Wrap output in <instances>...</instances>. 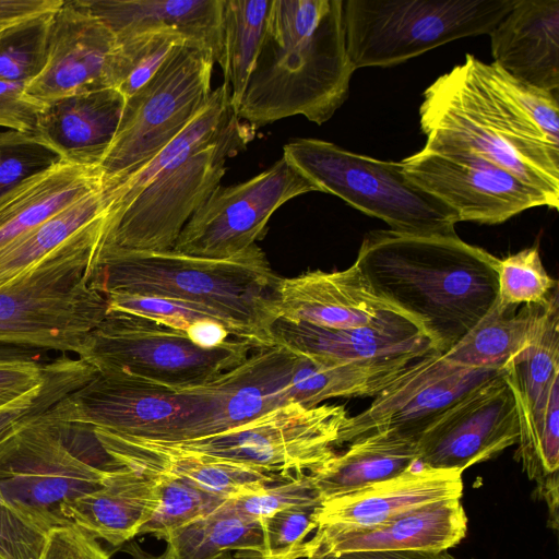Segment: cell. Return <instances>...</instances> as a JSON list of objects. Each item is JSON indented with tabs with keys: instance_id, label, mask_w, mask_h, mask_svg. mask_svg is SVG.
<instances>
[{
	"instance_id": "6da1fadb",
	"label": "cell",
	"mask_w": 559,
	"mask_h": 559,
	"mask_svg": "<svg viewBox=\"0 0 559 559\" xmlns=\"http://www.w3.org/2000/svg\"><path fill=\"white\" fill-rule=\"evenodd\" d=\"M559 102L467 53L423 94L425 148L473 152L559 205Z\"/></svg>"
},
{
	"instance_id": "836d02e7",
	"label": "cell",
	"mask_w": 559,
	"mask_h": 559,
	"mask_svg": "<svg viewBox=\"0 0 559 559\" xmlns=\"http://www.w3.org/2000/svg\"><path fill=\"white\" fill-rule=\"evenodd\" d=\"M162 559H215L225 552L251 551L262 542L261 521L245 516L225 500L213 512L171 532Z\"/></svg>"
},
{
	"instance_id": "681fc988",
	"label": "cell",
	"mask_w": 559,
	"mask_h": 559,
	"mask_svg": "<svg viewBox=\"0 0 559 559\" xmlns=\"http://www.w3.org/2000/svg\"><path fill=\"white\" fill-rule=\"evenodd\" d=\"M46 364L36 359H0V408L39 389Z\"/></svg>"
},
{
	"instance_id": "30bf717a",
	"label": "cell",
	"mask_w": 559,
	"mask_h": 559,
	"mask_svg": "<svg viewBox=\"0 0 559 559\" xmlns=\"http://www.w3.org/2000/svg\"><path fill=\"white\" fill-rule=\"evenodd\" d=\"M255 130L237 119L216 141L155 178L130 203L103 221L96 250H171L179 234L221 185L226 162L243 151Z\"/></svg>"
},
{
	"instance_id": "d4e9b609",
	"label": "cell",
	"mask_w": 559,
	"mask_h": 559,
	"mask_svg": "<svg viewBox=\"0 0 559 559\" xmlns=\"http://www.w3.org/2000/svg\"><path fill=\"white\" fill-rule=\"evenodd\" d=\"M461 499L428 504L382 525L306 542L307 558L356 551H445L466 535Z\"/></svg>"
},
{
	"instance_id": "7c38bea8",
	"label": "cell",
	"mask_w": 559,
	"mask_h": 559,
	"mask_svg": "<svg viewBox=\"0 0 559 559\" xmlns=\"http://www.w3.org/2000/svg\"><path fill=\"white\" fill-rule=\"evenodd\" d=\"M348 415L343 405L289 403L226 431L162 442L176 450L267 473H311L332 457ZM158 442V441H156Z\"/></svg>"
},
{
	"instance_id": "f907efd6",
	"label": "cell",
	"mask_w": 559,
	"mask_h": 559,
	"mask_svg": "<svg viewBox=\"0 0 559 559\" xmlns=\"http://www.w3.org/2000/svg\"><path fill=\"white\" fill-rule=\"evenodd\" d=\"M45 105L29 97L21 83L0 80V127L20 132H35Z\"/></svg>"
},
{
	"instance_id": "b9f144b4",
	"label": "cell",
	"mask_w": 559,
	"mask_h": 559,
	"mask_svg": "<svg viewBox=\"0 0 559 559\" xmlns=\"http://www.w3.org/2000/svg\"><path fill=\"white\" fill-rule=\"evenodd\" d=\"M557 290L558 282L546 272L538 246L499 259L497 304L500 307L544 305Z\"/></svg>"
},
{
	"instance_id": "2e32d148",
	"label": "cell",
	"mask_w": 559,
	"mask_h": 559,
	"mask_svg": "<svg viewBox=\"0 0 559 559\" xmlns=\"http://www.w3.org/2000/svg\"><path fill=\"white\" fill-rule=\"evenodd\" d=\"M405 174L437 197L460 222L495 225L536 206L555 209L539 190L467 151H421L401 162Z\"/></svg>"
},
{
	"instance_id": "277c9868",
	"label": "cell",
	"mask_w": 559,
	"mask_h": 559,
	"mask_svg": "<svg viewBox=\"0 0 559 559\" xmlns=\"http://www.w3.org/2000/svg\"><path fill=\"white\" fill-rule=\"evenodd\" d=\"M278 276L255 243L227 259H207L175 250L148 252L99 249L90 284L100 294H131L206 306L235 323L253 349L275 345Z\"/></svg>"
},
{
	"instance_id": "3957f363",
	"label": "cell",
	"mask_w": 559,
	"mask_h": 559,
	"mask_svg": "<svg viewBox=\"0 0 559 559\" xmlns=\"http://www.w3.org/2000/svg\"><path fill=\"white\" fill-rule=\"evenodd\" d=\"M344 0H272L236 117L254 129L301 115L319 126L347 99L355 71Z\"/></svg>"
},
{
	"instance_id": "5b68a950",
	"label": "cell",
	"mask_w": 559,
	"mask_h": 559,
	"mask_svg": "<svg viewBox=\"0 0 559 559\" xmlns=\"http://www.w3.org/2000/svg\"><path fill=\"white\" fill-rule=\"evenodd\" d=\"M102 224L90 226L0 287V345L79 356L108 312L105 296L90 284Z\"/></svg>"
},
{
	"instance_id": "8992f818",
	"label": "cell",
	"mask_w": 559,
	"mask_h": 559,
	"mask_svg": "<svg viewBox=\"0 0 559 559\" xmlns=\"http://www.w3.org/2000/svg\"><path fill=\"white\" fill-rule=\"evenodd\" d=\"M117 466L92 429L58 420L50 407L0 443V491L47 533L69 525L64 507L99 488Z\"/></svg>"
},
{
	"instance_id": "bcb514c9",
	"label": "cell",
	"mask_w": 559,
	"mask_h": 559,
	"mask_svg": "<svg viewBox=\"0 0 559 559\" xmlns=\"http://www.w3.org/2000/svg\"><path fill=\"white\" fill-rule=\"evenodd\" d=\"M226 501L238 513L255 520L292 507L323 502L310 473L295 474L281 483Z\"/></svg>"
},
{
	"instance_id": "8d00e7d4",
	"label": "cell",
	"mask_w": 559,
	"mask_h": 559,
	"mask_svg": "<svg viewBox=\"0 0 559 559\" xmlns=\"http://www.w3.org/2000/svg\"><path fill=\"white\" fill-rule=\"evenodd\" d=\"M516 460L537 489L558 476L559 467V377L527 412L518 415Z\"/></svg>"
},
{
	"instance_id": "9c48e42d",
	"label": "cell",
	"mask_w": 559,
	"mask_h": 559,
	"mask_svg": "<svg viewBox=\"0 0 559 559\" xmlns=\"http://www.w3.org/2000/svg\"><path fill=\"white\" fill-rule=\"evenodd\" d=\"M251 349L242 340L202 348L148 318L108 311L87 335L79 358L103 376L179 391L212 381L241 364Z\"/></svg>"
},
{
	"instance_id": "11a10c76",
	"label": "cell",
	"mask_w": 559,
	"mask_h": 559,
	"mask_svg": "<svg viewBox=\"0 0 559 559\" xmlns=\"http://www.w3.org/2000/svg\"><path fill=\"white\" fill-rule=\"evenodd\" d=\"M126 551L131 556L132 559H162L159 556L152 555L145 551L141 545L135 542H129L126 547ZM215 559H236L233 552H225Z\"/></svg>"
},
{
	"instance_id": "4316f807",
	"label": "cell",
	"mask_w": 559,
	"mask_h": 559,
	"mask_svg": "<svg viewBox=\"0 0 559 559\" xmlns=\"http://www.w3.org/2000/svg\"><path fill=\"white\" fill-rule=\"evenodd\" d=\"M157 507L155 481L127 466L112 468L104 484L70 503L63 516L111 546H120L139 535Z\"/></svg>"
},
{
	"instance_id": "f1b7e54d",
	"label": "cell",
	"mask_w": 559,
	"mask_h": 559,
	"mask_svg": "<svg viewBox=\"0 0 559 559\" xmlns=\"http://www.w3.org/2000/svg\"><path fill=\"white\" fill-rule=\"evenodd\" d=\"M118 36L150 26H170L204 44L222 62L223 0H82Z\"/></svg>"
},
{
	"instance_id": "ffe728a7",
	"label": "cell",
	"mask_w": 559,
	"mask_h": 559,
	"mask_svg": "<svg viewBox=\"0 0 559 559\" xmlns=\"http://www.w3.org/2000/svg\"><path fill=\"white\" fill-rule=\"evenodd\" d=\"M296 353L275 344L204 384L209 412L193 439L213 436L289 404L288 386ZM192 440V439H191Z\"/></svg>"
},
{
	"instance_id": "7bdbcfd3",
	"label": "cell",
	"mask_w": 559,
	"mask_h": 559,
	"mask_svg": "<svg viewBox=\"0 0 559 559\" xmlns=\"http://www.w3.org/2000/svg\"><path fill=\"white\" fill-rule=\"evenodd\" d=\"M108 311H121L142 316L178 330L186 335L203 321H217L226 326L237 340L243 336L239 328L217 311L199 304L171 298L131 294L105 295Z\"/></svg>"
},
{
	"instance_id": "cb8c5ba5",
	"label": "cell",
	"mask_w": 559,
	"mask_h": 559,
	"mask_svg": "<svg viewBox=\"0 0 559 559\" xmlns=\"http://www.w3.org/2000/svg\"><path fill=\"white\" fill-rule=\"evenodd\" d=\"M488 35L493 63L558 97L559 0H515Z\"/></svg>"
},
{
	"instance_id": "5bb4252c",
	"label": "cell",
	"mask_w": 559,
	"mask_h": 559,
	"mask_svg": "<svg viewBox=\"0 0 559 559\" xmlns=\"http://www.w3.org/2000/svg\"><path fill=\"white\" fill-rule=\"evenodd\" d=\"M319 189L284 157L254 177L218 185L194 212L171 250L227 259L261 240L272 214L289 200Z\"/></svg>"
},
{
	"instance_id": "1f68e13d",
	"label": "cell",
	"mask_w": 559,
	"mask_h": 559,
	"mask_svg": "<svg viewBox=\"0 0 559 559\" xmlns=\"http://www.w3.org/2000/svg\"><path fill=\"white\" fill-rule=\"evenodd\" d=\"M547 302L523 305L518 311L496 304L443 358L462 367L503 370L534 338Z\"/></svg>"
},
{
	"instance_id": "e575fe53",
	"label": "cell",
	"mask_w": 559,
	"mask_h": 559,
	"mask_svg": "<svg viewBox=\"0 0 559 559\" xmlns=\"http://www.w3.org/2000/svg\"><path fill=\"white\" fill-rule=\"evenodd\" d=\"M272 0H223L222 62L233 109L239 104L266 31Z\"/></svg>"
},
{
	"instance_id": "603a6c76",
	"label": "cell",
	"mask_w": 559,
	"mask_h": 559,
	"mask_svg": "<svg viewBox=\"0 0 559 559\" xmlns=\"http://www.w3.org/2000/svg\"><path fill=\"white\" fill-rule=\"evenodd\" d=\"M272 334L275 344L330 362L424 355L435 349L418 323L400 310L389 312L371 324L342 330L278 319Z\"/></svg>"
},
{
	"instance_id": "ba28073f",
	"label": "cell",
	"mask_w": 559,
	"mask_h": 559,
	"mask_svg": "<svg viewBox=\"0 0 559 559\" xmlns=\"http://www.w3.org/2000/svg\"><path fill=\"white\" fill-rule=\"evenodd\" d=\"M515 0H346L355 70L391 67L452 40L489 34Z\"/></svg>"
},
{
	"instance_id": "7402d4cb",
	"label": "cell",
	"mask_w": 559,
	"mask_h": 559,
	"mask_svg": "<svg viewBox=\"0 0 559 559\" xmlns=\"http://www.w3.org/2000/svg\"><path fill=\"white\" fill-rule=\"evenodd\" d=\"M104 451L119 465L144 475H167L222 499L258 491L292 476L263 472L176 450L162 442L93 428Z\"/></svg>"
},
{
	"instance_id": "f6af8a7d",
	"label": "cell",
	"mask_w": 559,
	"mask_h": 559,
	"mask_svg": "<svg viewBox=\"0 0 559 559\" xmlns=\"http://www.w3.org/2000/svg\"><path fill=\"white\" fill-rule=\"evenodd\" d=\"M60 159L35 132H0V195Z\"/></svg>"
},
{
	"instance_id": "c3c4849f",
	"label": "cell",
	"mask_w": 559,
	"mask_h": 559,
	"mask_svg": "<svg viewBox=\"0 0 559 559\" xmlns=\"http://www.w3.org/2000/svg\"><path fill=\"white\" fill-rule=\"evenodd\" d=\"M39 559H110L93 535L69 524L47 532Z\"/></svg>"
},
{
	"instance_id": "e0dca14e",
	"label": "cell",
	"mask_w": 559,
	"mask_h": 559,
	"mask_svg": "<svg viewBox=\"0 0 559 559\" xmlns=\"http://www.w3.org/2000/svg\"><path fill=\"white\" fill-rule=\"evenodd\" d=\"M519 419L504 371L449 406L418 437V463L460 469L488 461L518 443Z\"/></svg>"
},
{
	"instance_id": "60d3db41",
	"label": "cell",
	"mask_w": 559,
	"mask_h": 559,
	"mask_svg": "<svg viewBox=\"0 0 559 559\" xmlns=\"http://www.w3.org/2000/svg\"><path fill=\"white\" fill-rule=\"evenodd\" d=\"M56 11V10H55ZM0 31V80L26 85L43 70L52 13Z\"/></svg>"
},
{
	"instance_id": "f5cc1de1",
	"label": "cell",
	"mask_w": 559,
	"mask_h": 559,
	"mask_svg": "<svg viewBox=\"0 0 559 559\" xmlns=\"http://www.w3.org/2000/svg\"><path fill=\"white\" fill-rule=\"evenodd\" d=\"M309 559H456L445 551H356L336 556L325 555L311 557Z\"/></svg>"
},
{
	"instance_id": "f35d334b",
	"label": "cell",
	"mask_w": 559,
	"mask_h": 559,
	"mask_svg": "<svg viewBox=\"0 0 559 559\" xmlns=\"http://www.w3.org/2000/svg\"><path fill=\"white\" fill-rule=\"evenodd\" d=\"M95 374L94 369L66 355L46 364L44 384L0 408V443L31 419L44 414Z\"/></svg>"
},
{
	"instance_id": "484cf974",
	"label": "cell",
	"mask_w": 559,
	"mask_h": 559,
	"mask_svg": "<svg viewBox=\"0 0 559 559\" xmlns=\"http://www.w3.org/2000/svg\"><path fill=\"white\" fill-rule=\"evenodd\" d=\"M124 102L114 87L60 98L45 105L35 133L61 159L99 167L118 129Z\"/></svg>"
},
{
	"instance_id": "83f0119b",
	"label": "cell",
	"mask_w": 559,
	"mask_h": 559,
	"mask_svg": "<svg viewBox=\"0 0 559 559\" xmlns=\"http://www.w3.org/2000/svg\"><path fill=\"white\" fill-rule=\"evenodd\" d=\"M102 187L99 167L60 159L0 195V251Z\"/></svg>"
},
{
	"instance_id": "7dc6e473",
	"label": "cell",
	"mask_w": 559,
	"mask_h": 559,
	"mask_svg": "<svg viewBox=\"0 0 559 559\" xmlns=\"http://www.w3.org/2000/svg\"><path fill=\"white\" fill-rule=\"evenodd\" d=\"M46 535L19 513L0 491V559H39Z\"/></svg>"
},
{
	"instance_id": "9a60e30c",
	"label": "cell",
	"mask_w": 559,
	"mask_h": 559,
	"mask_svg": "<svg viewBox=\"0 0 559 559\" xmlns=\"http://www.w3.org/2000/svg\"><path fill=\"white\" fill-rule=\"evenodd\" d=\"M502 371L457 366L431 350L413 361L369 407L347 417L336 447L380 432L417 441L449 406Z\"/></svg>"
},
{
	"instance_id": "ab89813d",
	"label": "cell",
	"mask_w": 559,
	"mask_h": 559,
	"mask_svg": "<svg viewBox=\"0 0 559 559\" xmlns=\"http://www.w3.org/2000/svg\"><path fill=\"white\" fill-rule=\"evenodd\" d=\"M155 481L157 507L139 535L164 539L171 532L216 510L225 500L167 475H147Z\"/></svg>"
},
{
	"instance_id": "8fae6325",
	"label": "cell",
	"mask_w": 559,
	"mask_h": 559,
	"mask_svg": "<svg viewBox=\"0 0 559 559\" xmlns=\"http://www.w3.org/2000/svg\"><path fill=\"white\" fill-rule=\"evenodd\" d=\"M212 51L188 39L124 102L116 134L99 170L102 186L123 178L181 133L207 104Z\"/></svg>"
},
{
	"instance_id": "d590c367",
	"label": "cell",
	"mask_w": 559,
	"mask_h": 559,
	"mask_svg": "<svg viewBox=\"0 0 559 559\" xmlns=\"http://www.w3.org/2000/svg\"><path fill=\"white\" fill-rule=\"evenodd\" d=\"M518 415L531 409L559 377V295L546 305L538 330L519 355L503 368Z\"/></svg>"
},
{
	"instance_id": "f546056e",
	"label": "cell",
	"mask_w": 559,
	"mask_h": 559,
	"mask_svg": "<svg viewBox=\"0 0 559 559\" xmlns=\"http://www.w3.org/2000/svg\"><path fill=\"white\" fill-rule=\"evenodd\" d=\"M417 464L415 440L380 432L350 442L310 474L324 501L395 477Z\"/></svg>"
},
{
	"instance_id": "db71d44e",
	"label": "cell",
	"mask_w": 559,
	"mask_h": 559,
	"mask_svg": "<svg viewBox=\"0 0 559 559\" xmlns=\"http://www.w3.org/2000/svg\"><path fill=\"white\" fill-rule=\"evenodd\" d=\"M39 352L10 345H0V359H37Z\"/></svg>"
},
{
	"instance_id": "ac0fdd59",
	"label": "cell",
	"mask_w": 559,
	"mask_h": 559,
	"mask_svg": "<svg viewBox=\"0 0 559 559\" xmlns=\"http://www.w3.org/2000/svg\"><path fill=\"white\" fill-rule=\"evenodd\" d=\"M118 43L111 29L82 0H63L52 13L46 62L24 85L43 105L74 94L114 87Z\"/></svg>"
},
{
	"instance_id": "d6986e66",
	"label": "cell",
	"mask_w": 559,
	"mask_h": 559,
	"mask_svg": "<svg viewBox=\"0 0 559 559\" xmlns=\"http://www.w3.org/2000/svg\"><path fill=\"white\" fill-rule=\"evenodd\" d=\"M463 472L419 465L385 480L324 500L312 537L382 525L418 508L463 495Z\"/></svg>"
},
{
	"instance_id": "52a82bcc",
	"label": "cell",
	"mask_w": 559,
	"mask_h": 559,
	"mask_svg": "<svg viewBox=\"0 0 559 559\" xmlns=\"http://www.w3.org/2000/svg\"><path fill=\"white\" fill-rule=\"evenodd\" d=\"M283 157L319 192L334 194L353 207L385 222L391 230L424 236H455L456 213L416 185L396 162L349 152L318 139H295Z\"/></svg>"
},
{
	"instance_id": "4fadbf2b",
	"label": "cell",
	"mask_w": 559,
	"mask_h": 559,
	"mask_svg": "<svg viewBox=\"0 0 559 559\" xmlns=\"http://www.w3.org/2000/svg\"><path fill=\"white\" fill-rule=\"evenodd\" d=\"M207 411L197 386L176 391L98 372L51 408L63 423L158 442L189 440Z\"/></svg>"
},
{
	"instance_id": "4dcf8cb0",
	"label": "cell",
	"mask_w": 559,
	"mask_h": 559,
	"mask_svg": "<svg viewBox=\"0 0 559 559\" xmlns=\"http://www.w3.org/2000/svg\"><path fill=\"white\" fill-rule=\"evenodd\" d=\"M237 119L230 103L229 86L223 82L212 91L207 104L181 133L123 178L102 186L104 218L130 203L155 178L219 139Z\"/></svg>"
},
{
	"instance_id": "74e56055",
	"label": "cell",
	"mask_w": 559,
	"mask_h": 559,
	"mask_svg": "<svg viewBox=\"0 0 559 559\" xmlns=\"http://www.w3.org/2000/svg\"><path fill=\"white\" fill-rule=\"evenodd\" d=\"M114 88L127 99L145 85L189 38L170 26H150L116 36Z\"/></svg>"
},
{
	"instance_id": "44dd1931",
	"label": "cell",
	"mask_w": 559,
	"mask_h": 559,
	"mask_svg": "<svg viewBox=\"0 0 559 559\" xmlns=\"http://www.w3.org/2000/svg\"><path fill=\"white\" fill-rule=\"evenodd\" d=\"M275 307L281 320L332 330L368 325L397 310L374 295L355 263L280 277Z\"/></svg>"
},
{
	"instance_id": "816d5d0a",
	"label": "cell",
	"mask_w": 559,
	"mask_h": 559,
	"mask_svg": "<svg viewBox=\"0 0 559 559\" xmlns=\"http://www.w3.org/2000/svg\"><path fill=\"white\" fill-rule=\"evenodd\" d=\"M63 0H0V31L23 20L57 10Z\"/></svg>"
},
{
	"instance_id": "7a4b0ae2",
	"label": "cell",
	"mask_w": 559,
	"mask_h": 559,
	"mask_svg": "<svg viewBox=\"0 0 559 559\" xmlns=\"http://www.w3.org/2000/svg\"><path fill=\"white\" fill-rule=\"evenodd\" d=\"M380 299L452 348L498 301L499 259L455 236L366 234L354 262Z\"/></svg>"
},
{
	"instance_id": "ee69618b",
	"label": "cell",
	"mask_w": 559,
	"mask_h": 559,
	"mask_svg": "<svg viewBox=\"0 0 559 559\" xmlns=\"http://www.w3.org/2000/svg\"><path fill=\"white\" fill-rule=\"evenodd\" d=\"M321 504L296 506L261 519L262 542L258 549L235 552L236 559L307 558L306 537L316 531Z\"/></svg>"
},
{
	"instance_id": "d6a6232c",
	"label": "cell",
	"mask_w": 559,
	"mask_h": 559,
	"mask_svg": "<svg viewBox=\"0 0 559 559\" xmlns=\"http://www.w3.org/2000/svg\"><path fill=\"white\" fill-rule=\"evenodd\" d=\"M102 187L15 239L0 251V287H4L63 246L73 237L104 219Z\"/></svg>"
}]
</instances>
